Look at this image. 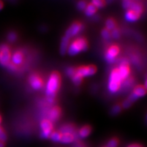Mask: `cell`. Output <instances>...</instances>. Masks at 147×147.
<instances>
[{"instance_id":"cell-1","label":"cell","mask_w":147,"mask_h":147,"mask_svg":"<svg viewBox=\"0 0 147 147\" xmlns=\"http://www.w3.org/2000/svg\"><path fill=\"white\" fill-rule=\"evenodd\" d=\"M61 84V76L59 74L55 71L50 75L46 86V94L49 102L52 103L56 96Z\"/></svg>"},{"instance_id":"cell-2","label":"cell","mask_w":147,"mask_h":147,"mask_svg":"<svg viewBox=\"0 0 147 147\" xmlns=\"http://www.w3.org/2000/svg\"><path fill=\"white\" fill-rule=\"evenodd\" d=\"M88 47V44L87 40L84 37H80L69 46L67 51L69 55H74L82 51H85Z\"/></svg>"},{"instance_id":"cell-3","label":"cell","mask_w":147,"mask_h":147,"mask_svg":"<svg viewBox=\"0 0 147 147\" xmlns=\"http://www.w3.org/2000/svg\"><path fill=\"white\" fill-rule=\"evenodd\" d=\"M122 80L119 74L118 68H115L110 73L109 80V90L112 93H115L120 88Z\"/></svg>"},{"instance_id":"cell-4","label":"cell","mask_w":147,"mask_h":147,"mask_svg":"<svg viewBox=\"0 0 147 147\" xmlns=\"http://www.w3.org/2000/svg\"><path fill=\"white\" fill-rule=\"evenodd\" d=\"M123 7L127 10H131L139 14H142L144 11L143 4L140 1L126 0L123 1Z\"/></svg>"},{"instance_id":"cell-5","label":"cell","mask_w":147,"mask_h":147,"mask_svg":"<svg viewBox=\"0 0 147 147\" xmlns=\"http://www.w3.org/2000/svg\"><path fill=\"white\" fill-rule=\"evenodd\" d=\"M0 64L4 66H7V64L10 63L11 55L10 50L9 49L8 46L5 44L0 45Z\"/></svg>"},{"instance_id":"cell-6","label":"cell","mask_w":147,"mask_h":147,"mask_svg":"<svg viewBox=\"0 0 147 147\" xmlns=\"http://www.w3.org/2000/svg\"><path fill=\"white\" fill-rule=\"evenodd\" d=\"M97 71V68L94 65L82 66L76 68V72L82 77L90 76L94 74Z\"/></svg>"},{"instance_id":"cell-7","label":"cell","mask_w":147,"mask_h":147,"mask_svg":"<svg viewBox=\"0 0 147 147\" xmlns=\"http://www.w3.org/2000/svg\"><path fill=\"white\" fill-rule=\"evenodd\" d=\"M83 28H84V25L81 24L80 22H74L66 31L65 36L70 39L73 36H74L79 33H80V31L82 30Z\"/></svg>"},{"instance_id":"cell-8","label":"cell","mask_w":147,"mask_h":147,"mask_svg":"<svg viewBox=\"0 0 147 147\" xmlns=\"http://www.w3.org/2000/svg\"><path fill=\"white\" fill-rule=\"evenodd\" d=\"M40 127L42 129L41 136L44 138H48L52 132L53 125L49 119H44L40 123Z\"/></svg>"},{"instance_id":"cell-9","label":"cell","mask_w":147,"mask_h":147,"mask_svg":"<svg viewBox=\"0 0 147 147\" xmlns=\"http://www.w3.org/2000/svg\"><path fill=\"white\" fill-rule=\"evenodd\" d=\"M119 52V48L117 45H112L109 47L105 53V57L108 63H112L114 61Z\"/></svg>"},{"instance_id":"cell-10","label":"cell","mask_w":147,"mask_h":147,"mask_svg":"<svg viewBox=\"0 0 147 147\" xmlns=\"http://www.w3.org/2000/svg\"><path fill=\"white\" fill-rule=\"evenodd\" d=\"M31 86L34 90H39L43 86V81L38 74H32L29 78Z\"/></svg>"},{"instance_id":"cell-11","label":"cell","mask_w":147,"mask_h":147,"mask_svg":"<svg viewBox=\"0 0 147 147\" xmlns=\"http://www.w3.org/2000/svg\"><path fill=\"white\" fill-rule=\"evenodd\" d=\"M118 69L119 72V74L120 76L122 81L126 80L127 78H128L130 74V67L129 66V64L127 62H123L120 65H119Z\"/></svg>"},{"instance_id":"cell-12","label":"cell","mask_w":147,"mask_h":147,"mask_svg":"<svg viewBox=\"0 0 147 147\" xmlns=\"http://www.w3.org/2000/svg\"><path fill=\"white\" fill-rule=\"evenodd\" d=\"M61 114V110L60 107L58 106H55L51 109L49 113V120L50 121H56L59 118Z\"/></svg>"},{"instance_id":"cell-13","label":"cell","mask_w":147,"mask_h":147,"mask_svg":"<svg viewBox=\"0 0 147 147\" xmlns=\"http://www.w3.org/2000/svg\"><path fill=\"white\" fill-rule=\"evenodd\" d=\"M147 93V90L144 85H139L136 86L133 90L132 94H134L137 98L145 96Z\"/></svg>"},{"instance_id":"cell-14","label":"cell","mask_w":147,"mask_h":147,"mask_svg":"<svg viewBox=\"0 0 147 147\" xmlns=\"http://www.w3.org/2000/svg\"><path fill=\"white\" fill-rule=\"evenodd\" d=\"M69 43V39L66 38L65 36L63 37L61 41L60 49H59V52L62 55H65L68 50Z\"/></svg>"},{"instance_id":"cell-15","label":"cell","mask_w":147,"mask_h":147,"mask_svg":"<svg viewBox=\"0 0 147 147\" xmlns=\"http://www.w3.org/2000/svg\"><path fill=\"white\" fill-rule=\"evenodd\" d=\"M140 17V14L131 10H127L125 17L126 19L129 22H134L139 19Z\"/></svg>"},{"instance_id":"cell-16","label":"cell","mask_w":147,"mask_h":147,"mask_svg":"<svg viewBox=\"0 0 147 147\" xmlns=\"http://www.w3.org/2000/svg\"><path fill=\"white\" fill-rule=\"evenodd\" d=\"M12 60L13 64H14L15 65H18V64H21L23 60H24V55H23V53L19 51L16 52L12 55Z\"/></svg>"},{"instance_id":"cell-17","label":"cell","mask_w":147,"mask_h":147,"mask_svg":"<svg viewBox=\"0 0 147 147\" xmlns=\"http://www.w3.org/2000/svg\"><path fill=\"white\" fill-rule=\"evenodd\" d=\"M75 131V127L74 126L71 124H68V125H65L63 126L61 129L60 131L59 132L61 133V134H72Z\"/></svg>"},{"instance_id":"cell-18","label":"cell","mask_w":147,"mask_h":147,"mask_svg":"<svg viewBox=\"0 0 147 147\" xmlns=\"http://www.w3.org/2000/svg\"><path fill=\"white\" fill-rule=\"evenodd\" d=\"M91 132V127L88 125L83 126L79 131V136L82 138H85L88 136Z\"/></svg>"},{"instance_id":"cell-19","label":"cell","mask_w":147,"mask_h":147,"mask_svg":"<svg viewBox=\"0 0 147 147\" xmlns=\"http://www.w3.org/2000/svg\"><path fill=\"white\" fill-rule=\"evenodd\" d=\"M96 11H97V8L91 3L87 4V6L85 9V13L87 16H91L94 15Z\"/></svg>"},{"instance_id":"cell-20","label":"cell","mask_w":147,"mask_h":147,"mask_svg":"<svg viewBox=\"0 0 147 147\" xmlns=\"http://www.w3.org/2000/svg\"><path fill=\"white\" fill-rule=\"evenodd\" d=\"M74 140V136L72 134H61V137L60 142L64 144L71 143Z\"/></svg>"},{"instance_id":"cell-21","label":"cell","mask_w":147,"mask_h":147,"mask_svg":"<svg viewBox=\"0 0 147 147\" xmlns=\"http://www.w3.org/2000/svg\"><path fill=\"white\" fill-rule=\"evenodd\" d=\"M105 26H106V29L109 31H112L117 28L116 21L113 18H109L105 22Z\"/></svg>"},{"instance_id":"cell-22","label":"cell","mask_w":147,"mask_h":147,"mask_svg":"<svg viewBox=\"0 0 147 147\" xmlns=\"http://www.w3.org/2000/svg\"><path fill=\"white\" fill-rule=\"evenodd\" d=\"M49 137L53 142H60L61 137V134L59 132H56V131L52 132Z\"/></svg>"},{"instance_id":"cell-23","label":"cell","mask_w":147,"mask_h":147,"mask_svg":"<svg viewBox=\"0 0 147 147\" xmlns=\"http://www.w3.org/2000/svg\"><path fill=\"white\" fill-rule=\"evenodd\" d=\"M71 79L74 82V84L77 86L80 85L83 80V77H82L80 76L78 74H77V72L73 76V77L71 78Z\"/></svg>"},{"instance_id":"cell-24","label":"cell","mask_w":147,"mask_h":147,"mask_svg":"<svg viewBox=\"0 0 147 147\" xmlns=\"http://www.w3.org/2000/svg\"><path fill=\"white\" fill-rule=\"evenodd\" d=\"M96 8H102L105 5V1L102 0H94L91 3Z\"/></svg>"},{"instance_id":"cell-25","label":"cell","mask_w":147,"mask_h":147,"mask_svg":"<svg viewBox=\"0 0 147 147\" xmlns=\"http://www.w3.org/2000/svg\"><path fill=\"white\" fill-rule=\"evenodd\" d=\"M101 35L105 40H109L111 38V33L107 29L104 28L101 31Z\"/></svg>"},{"instance_id":"cell-26","label":"cell","mask_w":147,"mask_h":147,"mask_svg":"<svg viewBox=\"0 0 147 147\" xmlns=\"http://www.w3.org/2000/svg\"><path fill=\"white\" fill-rule=\"evenodd\" d=\"M121 36V33H120V31L117 28H115L114 30H113L112 31L111 33V37H112L114 39H118L119 38V37Z\"/></svg>"},{"instance_id":"cell-27","label":"cell","mask_w":147,"mask_h":147,"mask_svg":"<svg viewBox=\"0 0 147 147\" xmlns=\"http://www.w3.org/2000/svg\"><path fill=\"white\" fill-rule=\"evenodd\" d=\"M122 109V107L119 104H116L113 107L112 109V111L111 113L113 115H117L118 113H119V112H121V110Z\"/></svg>"},{"instance_id":"cell-28","label":"cell","mask_w":147,"mask_h":147,"mask_svg":"<svg viewBox=\"0 0 147 147\" xmlns=\"http://www.w3.org/2000/svg\"><path fill=\"white\" fill-rule=\"evenodd\" d=\"M118 145V140L116 138H113V139H110L108 144L107 147H117Z\"/></svg>"},{"instance_id":"cell-29","label":"cell","mask_w":147,"mask_h":147,"mask_svg":"<svg viewBox=\"0 0 147 147\" xmlns=\"http://www.w3.org/2000/svg\"><path fill=\"white\" fill-rule=\"evenodd\" d=\"M76 73V68L73 67H69L67 69L66 74L68 76H69L71 78L73 77V76Z\"/></svg>"},{"instance_id":"cell-30","label":"cell","mask_w":147,"mask_h":147,"mask_svg":"<svg viewBox=\"0 0 147 147\" xmlns=\"http://www.w3.org/2000/svg\"><path fill=\"white\" fill-rule=\"evenodd\" d=\"M87 4H88V3H87L86 1H79V3H77V8L79 9V10L80 11H82V10H85Z\"/></svg>"},{"instance_id":"cell-31","label":"cell","mask_w":147,"mask_h":147,"mask_svg":"<svg viewBox=\"0 0 147 147\" xmlns=\"http://www.w3.org/2000/svg\"><path fill=\"white\" fill-rule=\"evenodd\" d=\"M17 38V34L15 33L14 32H11L10 33H9L8 36H7V39L9 41L11 42H13Z\"/></svg>"},{"instance_id":"cell-32","label":"cell","mask_w":147,"mask_h":147,"mask_svg":"<svg viewBox=\"0 0 147 147\" xmlns=\"http://www.w3.org/2000/svg\"><path fill=\"white\" fill-rule=\"evenodd\" d=\"M132 103V102H131V101L129 99H126V100L123 102L122 107H123V108H125V109H127V108L130 107L131 106Z\"/></svg>"},{"instance_id":"cell-33","label":"cell","mask_w":147,"mask_h":147,"mask_svg":"<svg viewBox=\"0 0 147 147\" xmlns=\"http://www.w3.org/2000/svg\"><path fill=\"white\" fill-rule=\"evenodd\" d=\"M7 140V136L6 133L3 131L1 134H0V141L4 142Z\"/></svg>"},{"instance_id":"cell-34","label":"cell","mask_w":147,"mask_h":147,"mask_svg":"<svg viewBox=\"0 0 147 147\" xmlns=\"http://www.w3.org/2000/svg\"><path fill=\"white\" fill-rule=\"evenodd\" d=\"M7 66L8 67V68L11 69V70H14L16 68V65H15L14 64H12V63H9L7 64Z\"/></svg>"},{"instance_id":"cell-35","label":"cell","mask_w":147,"mask_h":147,"mask_svg":"<svg viewBox=\"0 0 147 147\" xmlns=\"http://www.w3.org/2000/svg\"><path fill=\"white\" fill-rule=\"evenodd\" d=\"M127 147H143L139 144H132Z\"/></svg>"},{"instance_id":"cell-36","label":"cell","mask_w":147,"mask_h":147,"mask_svg":"<svg viewBox=\"0 0 147 147\" xmlns=\"http://www.w3.org/2000/svg\"><path fill=\"white\" fill-rule=\"evenodd\" d=\"M3 7V3L2 1H0V10Z\"/></svg>"},{"instance_id":"cell-37","label":"cell","mask_w":147,"mask_h":147,"mask_svg":"<svg viewBox=\"0 0 147 147\" xmlns=\"http://www.w3.org/2000/svg\"><path fill=\"white\" fill-rule=\"evenodd\" d=\"M4 142L0 141V147H4Z\"/></svg>"},{"instance_id":"cell-38","label":"cell","mask_w":147,"mask_h":147,"mask_svg":"<svg viewBox=\"0 0 147 147\" xmlns=\"http://www.w3.org/2000/svg\"><path fill=\"white\" fill-rule=\"evenodd\" d=\"M145 87V88L147 90V79L146 80V81H145V86H144Z\"/></svg>"},{"instance_id":"cell-39","label":"cell","mask_w":147,"mask_h":147,"mask_svg":"<svg viewBox=\"0 0 147 147\" xmlns=\"http://www.w3.org/2000/svg\"><path fill=\"white\" fill-rule=\"evenodd\" d=\"M3 131V130L2 129V128H1V127H0V134H1V133Z\"/></svg>"},{"instance_id":"cell-40","label":"cell","mask_w":147,"mask_h":147,"mask_svg":"<svg viewBox=\"0 0 147 147\" xmlns=\"http://www.w3.org/2000/svg\"><path fill=\"white\" fill-rule=\"evenodd\" d=\"M1 117L0 116V123H1Z\"/></svg>"},{"instance_id":"cell-41","label":"cell","mask_w":147,"mask_h":147,"mask_svg":"<svg viewBox=\"0 0 147 147\" xmlns=\"http://www.w3.org/2000/svg\"><path fill=\"white\" fill-rule=\"evenodd\" d=\"M0 55H1V51H0Z\"/></svg>"},{"instance_id":"cell-42","label":"cell","mask_w":147,"mask_h":147,"mask_svg":"<svg viewBox=\"0 0 147 147\" xmlns=\"http://www.w3.org/2000/svg\"><path fill=\"white\" fill-rule=\"evenodd\" d=\"M146 119H147V115H146Z\"/></svg>"}]
</instances>
